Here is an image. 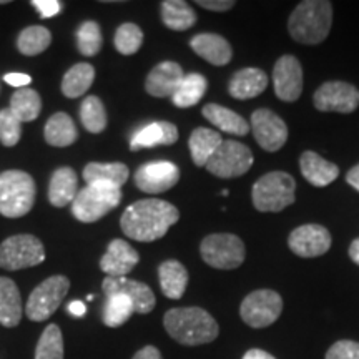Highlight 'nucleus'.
Listing matches in <instances>:
<instances>
[{
    "mask_svg": "<svg viewBox=\"0 0 359 359\" xmlns=\"http://www.w3.org/2000/svg\"><path fill=\"white\" fill-rule=\"evenodd\" d=\"M0 4H7V0H0Z\"/></svg>",
    "mask_w": 359,
    "mask_h": 359,
    "instance_id": "nucleus-51",
    "label": "nucleus"
},
{
    "mask_svg": "<svg viewBox=\"0 0 359 359\" xmlns=\"http://www.w3.org/2000/svg\"><path fill=\"white\" fill-rule=\"evenodd\" d=\"M346 182H348V185H351L354 190L359 193V163L346 173Z\"/></svg>",
    "mask_w": 359,
    "mask_h": 359,
    "instance_id": "nucleus-48",
    "label": "nucleus"
},
{
    "mask_svg": "<svg viewBox=\"0 0 359 359\" xmlns=\"http://www.w3.org/2000/svg\"><path fill=\"white\" fill-rule=\"evenodd\" d=\"M80 120L90 133H102L107 127V111L102 100L95 95H90L80 107Z\"/></svg>",
    "mask_w": 359,
    "mask_h": 359,
    "instance_id": "nucleus-38",
    "label": "nucleus"
},
{
    "mask_svg": "<svg viewBox=\"0 0 359 359\" xmlns=\"http://www.w3.org/2000/svg\"><path fill=\"white\" fill-rule=\"evenodd\" d=\"M135 313L133 302L127 294H111L107 296L105 306H103L102 320L105 326L118 327L127 323Z\"/></svg>",
    "mask_w": 359,
    "mask_h": 359,
    "instance_id": "nucleus-36",
    "label": "nucleus"
},
{
    "mask_svg": "<svg viewBox=\"0 0 359 359\" xmlns=\"http://www.w3.org/2000/svg\"><path fill=\"white\" fill-rule=\"evenodd\" d=\"M22 137V122L11 109L0 110V142L4 147H15Z\"/></svg>",
    "mask_w": 359,
    "mask_h": 359,
    "instance_id": "nucleus-41",
    "label": "nucleus"
},
{
    "mask_svg": "<svg viewBox=\"0 0 359 359\" xmlns=\"http://www.w3.org/2000/svg\"><path fill=\"white\" fill-rule=\"evenodd\" d=\"M178 219L180 212L175 205L160 198H145L135 201L125 210L120 226L132 240L150 243L167 235Z\"/></svg>",
    "mask_w": 359,
    "mask_h": 359,
    "instance_id": "nucleus-1",
    "label": "nucleus"
},
{
    "mask_svg": "<svg viewBox=\"0 0 359 359\" xmlns=\"http://www.w3.org/2000/svg\"><path fill=\"white\" fill-rule=\"evenodd\" d=\"M313 103L320 111L353 114L359 107V90L353 83L331 80L314 92Z\"/></svg>",
    "mask_w": 359,
    "mask_h": 359,
    "instance_id": "nucleus-13",
    "label": "nucleus"
},
{
    "mask_svg": "<svg viewBox=\"0 0 359 359\" xmlns=\"http://www.w3.org/2000/svg\"><path fill=\"white\" fill-rule=\"evenodd\" d=\"M69 313L75 318H83L85 313H87V308H85V304L82 302L75 299V302H72L69 304Z\"/></svg>",
    "mask_w": 359,
    "mask_h": 359,
    "instance_id": "nucleus-47",
    "label": "nucleus"
},
{
    "mask_svg": "<svg viewBox=\"0 0 359 359\" xmlns=\"http://www.w3.org/2000/svg\"><path fill=\"white\" fill-rule=\"evenodd\" d=\"M163 326L168 336L183 346H201L213 343L219 326L206 309L198 306L173 308L165 313Z\"/></svg>",
    "mask_w": 359,
    "mask_h": 359,
    "instance_id": "nucleus-2",
    "label": "nucleus"
},
{
    "mask_svg": "<svg viewBox=\"0 0 359 359\" xmlns=\"http://www.w3.org/2000/svg\"><path fill=\"white\" fill-rule=\"evenodd\" d=\"M200 255L208 266L217 269H235L245 263L246 248L243 240L231 233H213L203 238Z\"/></svg>",
    "mask_w": 359,
    "mask_h": 359,
    "instance_id": "nucleus-7",
    "label": "nucleus"
},
{
    "mask_svg": "<svg viewBox=\"0 0 359 359\" xmlns=\"http://www.w3.org/2000/svg\"><path fill=\"white\" fill-rule=\"evenodd\" d=\"M223 143L222 135L212 128H196L193 130L188 140L191 160L196 167H206L208 160L215 155L219 145Z\"/></svg>",
    "mask_w": 359,
    "mask_h": 359,
    "instance_id": "nucleus-28",
    "label": "nucleus"
},
{
    "mask_svg": "<svg viewBox=\"0 0 359 359\" xmlns=\"http://www.w3.org/2000/svg\"><path fill=\"white\" fill-rule=\"evenodd\" d=\"M183 77H185V74H183L182 65L177 64V62H161L147 75L145 90L148 95L151 97L172 98L180 83H182Z\"/></svg>",
    "mask_w": 359,
    "mask_h": 359,
    "instance_id": "nucleus-18",
    "label": "nucleus"
},
{
    "mask_svg": "<svg viewBox=\"0 0 359 359\" xmlns=\"http://www.w3.org/2000/svg\"><path fill=\"white\" fill-rule=\"evenodd\" d=\"M130 178V170L125 163H98L92 161L83 168V180L87 185L92 183H110L122 188Z\"/></svg>",
    "mask_w": 359,
    "mask_h": 359,
    "instance_id": "nucleus-31",
    "label": "nucleus"
},
{
    "mask_svg": "<svg viewBox=\"0 0 359 359\" xmlns=\"http://www.w3.org/2000/svg\"><path fill=\"white\" fill-rule=\"evenodd\" d=\"M64 336L57 325H48L40 336L35 359H64Z\"/></svg>",
    "mask_w": 359,
    "mask_h": 359,
    "instance_id": "nucleus-37",
    "label": "nucleus"
},
{
    "mask_svg": "<svg viewBox=\"0 0 359 359\" xmlns=\"http://www.w3.org/2000/svg\"><path fill=\"white\" fill-rule=\"evenodd\" d=\"M201 114L213 127L226 132L230 135H236V137H245L250 133V123L246 122L241 115H238L236 111H233L226 107L218 105V103H208L203 107Z\"/></svg>",
    "mask_w": 359,
    "mask_h": 359,
    "instance_id": "nucleus-26",
    "label": "nucleus"
},
{
    "mask_svg": "<svg viewBox=\"0 0 359 359\" xmlns=\"http://www.w3.org/2000/svg\"><path fill=\"white\" fill-rule=\"evenodd\" d=\"M283 298L275 290H257L246 296L240 306V316L255 330L268 327L281 316Z\"/></svg>",
    "mask_w": 359,
    "mask_h": 359,
    "instance_id": "nucleus-11",
    "label": "nucleus"
},
{
    "mask_svg": "<svg viewBox=\"0 0 359 359\" xmlns=\"http://www.w3.org/2000/svg\"><path fill=\"white\" fill-rule=\"evenodd\" d=\"M122 201V188L110 183H92L82 188L72 203V213L82 223H95Z\"/></svg>",
    "mask_w": 359,
    "mask_h": 359,
    "instance_id": "nucleus-6",
    "label": "nucleus"
},
{
    "mask_svg": "<svg viewBox=\"0 0 359 359\" xmlns=\"http://www.w3.org/2000/svg\"><path fill=\"white\" fill-rule=\"evenodd\" d=\"M103 294L111 296V294H127L133 302L135 313L138 314H148L154 311L156 298L151 288L145 283L128 280V278H110L107 276L102 283Z\"/></svg>",
    "mask_w": 359,
    "mask_h": 359,
    "instance_id": "nucleus-17",
    "label": "nucleus"
},
{
    "mask_svg": "<svg viewBox=\"0 0 359 359\" xmlns=\"http://www.w3.org/2000/svg\"><path fill=\"white\" fill-rule=\"evenodd\" d=\"M37 195L35 180L22 170L0 173V215L6 218L25 217Z\"/></svg>",
    "mask_w": 359,
    "mask_h": 359,
    "instance_id": "nucleus-4",
    "label": "nucleus"
},
{
    "mask_svg": "<svg viewBox=\"0 0 359 359\" xmlns=\"http://www.w3.org/2000/svg\"><path fill=\"white\" fill-rule=\"evenodd\" d=\"M32 6L37 8V12L43 19H52L62 11V4L58 0H34Z\"/></svg>",
    "mask_w": 359,
    "mask_h": 359,
    "instance_id": "nucleus-43",
    "label": "nucleus"
},
{
    "mask_svg": "<svg viewBox=\"0 0 359 359\" xmlns=\"http://www.w3.org/2000/svg\"><path fill=\"white\" fill-rule=\"evenodd\" d=\"M196 4L212 12H226L236 6L235 0H196Z\"/></svg>",
    "mask_w": 359,
    "mask_h": 359,
    "instance_id": "nucleus-44",
    "label": "nucleus"
},
{
    "mask_svg": "<svg viewBox=\"0 0 359 359\" xmlns=\"http://www.w3.org/2000/svg\"><path fill=\"white\" fill-rule=\"evenodd\" d=\"M299 170L308 183L323 188L331 185L339 177V167L323 158L316 151L306 150L299 156Z\"/></svg>",
    "mask_w": 359,
    "mask_h": 359,
    "instance_id": "nucleus-21",
    "label": "nucleus"
},
{
    "mask_svg": "<svg viewBox=\"0 0 359 359\" xmlns=\"http://www.w3.org/2000/svg\"><path fill=\"white\" fill-rule=\"evenodd\" d=\"M45 248L34 235H15L0 245V268L7 271L32 268L43 263Z\"/></svg>",
    "mask_w": 359,
    "mask_h": 359,
    "instance_id": "nucleus-9",
    "label": "nucleus"
},
{
    "mask_svg": "<svg viewBox=\"0 0 359 359\" xmlns=\"http://www.w3.org/2000/svg\"><path fill=\"white\" fill-rule=\"evenodd\" d=\"M243 359H276V358L273 356V354L263 351V349L253 348V349H250V351L245 353Z\"/></svg>",
    "mask_w": 359,
    "mask_h": 359,
    "instance_id": "nucleus-49",
    "label": "nucleus"
},
{
    "mask_svg": "<svg viewBox=\"0 0 359 359\" xmlns=\"http://www.w3.org/2000/svg\"><path fill=\"white\" fill-rule=\"evenodd\" d=\"M24 314L19 286L11 278L0 276V325L6 327L19 326Z\"/></svg>",
    "mask_w": 359,
    "mask_h": 359,
    "instance_id": "nucleus-25",
    "label": "nucleus"
},
{
    "mask_svg": "<svg viewBox=\"0 0 359 359\" xmlns=\"http://www.w3.org/2000/svg\"><path fill=\"white\" fill-rule=\"evenodd\" d=\"M255 156L245 143L223 140L222 145L206 163V170L218 178H236L248 173L253 167Z\"/></svg>",
    "mask_w": 359,
    "mask_h": 359,
    "instance_id": "nucleus-10",
    "label": "nucleus"
},
{
    "mask_svg": "<svg viewBox=\"0 0 359 359\" xmlns=\"http://www.w3.org/2000/svg\"><path fill=\"white\" fill-rule=\"evenodd\" d=\"M348 253H349V258L353 259V263L358 264V266H359V238H356V240H354L353 243L349 245Z\"/></svg>",
    "mask_w": 359,
    "mask_h": 359,
    "instance_id": "nucleus-50",
    "label": "nucleus"
},
{
    "mask_svg": "<svg viewBox=\"0 0 359 359\" xmlns=\"http://www.w3.org/2000/svg\"><path fill=\"white\" fill-rule=\"evenodd\" d=\"M160 12L163 24L175 32H185L198 20L193 7L183 0H165V2H161Z\"/></svg>",
    "mask_w": 359,
    "mask_h": 359,
    "instance_id": "nucleus-30",
    "label": "nucleus"
},
{
    "mask_svg": "<svg viewBox=\"0 0 359 359\" xmlns=\"http://www.w3.org/2000/svg\"><path fill=\"white\" fill-rule=\"evenodd\" d=\"M250 128L253 130L258 145L268 154L281 150L288 142V127L285 120L268 109H258L251 114Z\"/></svg>",
    "mask_w": 359,
    "mask_h": 359,
    "instance_id": "nucleus-12",
    "label": "nucleus"
},
{
    "mask_svg": "<svg viewBox=\"0 0 359 359\" xmlns=\"http://www.w3.org/2000/svg\"><path fill=\"white\" fill-rule=\"evenodd\" d=\"M333 25V4L327 0L299 2L288 20L291 39L303 45L325 42Z\"/></svg>",
    "mask_w": 359,
    "mask_h": 359,
    "instance_id": "nucleus-3",
    "label": "nucleus"
},
{
    "mask_svg": "<svg viewBox=\"0 0 359 359\" xmlns=\"http://www.w3.org/2000/svg\"><path fill=\"white\" fill-rule=\"evenodd\" d=\"M95 80V69L90 64H77L67 72L62 80V93L69 98L82 97Z\"/></svg>",
    "mask_w": 359,
    "mask_h": 359,
    "instance_id": "nucleus-34",
    "label": "nucleus"
},
{
    "mask_svg": "<svg viewBox=\"0 0 359 359\" xmlns=\"http://www.w3.org/2000/svg\"><path fill=\"white\" fill-rule=\"evenodd\" d=\"M4 82L8 83V85H12V87L24 88L30 82H32V77H30V75L20 74V72H11V74L4 75Z\"/></svg>",
    "mask_w": 359,
    "mask_h": 359,
    "instance_id": "nucleus-45",
    "label": "nucleus"
},
{
    "mask_svg": "<svg viewBox=\"0 0 359 359\" xmlns=\"http://www.w3.org/2000/svg\"><path fill=\"white\" fill-rule=\"evenodd\" d=\"M79 193V177L74 168L60 167L52 173L50 187H48V200L55 208L74 203Z\"/></svg>",
    "mask_w": 359,
    "mask_h": 359,
    "instance_id": "nucleus-24",
    "label": "nucleus"
},
{
    "mask_svg": "<svg viewBox=\"0 0 359 359\" xmlns=\"http://www.w3.org/2000/svg\"><path fill=\"white\" fill-rule=\"evenodd\" d=\"M296 182L286 172H269L255 182L251 201L262 213H280L296 201Z\"/></svg>",
    "mask_w": 359,
    "mask_h": 359,
    "instance_id": "nucleus-5",
    "label": "nucleus"
},
{
    "mask_svg": "<svg viewBox=\"0 0 359 359\" xmlns=\"http://www.w3.org/2000/svg\"><path fill=\"white\" fill-rule=\"evenodd\" d=\"M77 45L79 52L85 57H93L102 50L103 37L102 29L97 22L87 20L79 27L77 30Z\"/></svg>",
    "mask_w": 359,
    "mask_h": 359,
    "instance_id": "nucleus-39",
    "label": "nucleus"
},
{
    "mask_svg": "<svg viewBox=\"0 0 359 359\" xmlns=\"http://www.w3.org/2000/svg\"><path fill=\"white\" fill-rule=\"evenodd\" d=\"M331 233L318 223H308L294 228L288 236V246L296 257L318 258L331 248Z\"/></svg>",
    "mask_w": 359,
    "mask_h": 359,
    "instance_id": "nucleus-14",
    "label": "nucleus"
},
{
    "mask_svg": "<svg viewBox=\"0 0 359 359\" xmlns=\"http://www.w3.org/2000/svg\"><path fill=\"white\" fill-rule=\"evenodd\" d=\"M132 359H163V358H161V353L158 348L145 346V348H142L140 351L135 353Z\"/></svg>",
    "mask_w": 359,
    "mask_h": 359,
    "instance_id": "nucleus-46",
    "label": "nucleus"
},
{
    "mask_svg": "<svg viewBox=\"0 0 359 359\" xmlns=\"http://www.w3.org/2000/svg\"><path fill=\"white\" fill-rule=\"evenodd\" d=\"M178 142V128L170 122H154L138 130L130 140V150L154 148L160 145H175Z\"/></svg>",
    "mask_w": 359,
    "mask_h": 359,
    "instance_id": "nucleus-23",
    "label": "nucleus"
},
{
    "mask_svg": "<svg viewBox=\"0 0 359 359\" xmlns=\"http://www.w3.org/2000/svg\"><path fill=\"white\" fill-rule=\"evenodd\" d=\"M208 88V80L201 74H188L183 77L182 83L177 88V92L173 93L172 102L178 109H190L195 107Z\"/></svg>",
    "mask_w": 359,
    "mask_h": 359,
    "instance_id": "nucleus-32",
    "label": "nucleus"
},
{
    "mask_svg": "<svg viewBox=\"0 0 359 359\" xmlns=\"http://www.w3.org/2000/svg\"><path fill=\"white\" fill-rule=\"evenodd\" d=\"M135 185L143 193L158 195L177 185L180 180V170L172 161H151L142 165L133 175Z\"/></svg>",
    "mask_w": 359,
    "mask_h": 359,
    "instance_id": "nucleus-15",
    "label": "nucleus"
},
{
    "mask_svg": "<svg viewBox=\"0 0 359 359\" xmlns=\"http://www.w3.org/2000/svg\"><path fill=\"white\" fill-rule=\"evenodd\" d=\"M11 110L22 123L34 122L42 110V98L29 87L17 88L11 97Z\"/></svg>",
    "mask_w": 359,
    "mask_h": 359,
    "instance_id": "nucleus-33",
    "label": "nucleus"
},
{
    "mask_svg": "<svg viewBox=\"0 0 359 359\" xmlns=\"http://www.w3.org/2000/svg\"><path fill=\"white\" fill-rule=\"evenodd\" d=\"M191 50L208 64L223 67L230 64L233 48L226 39L218 34H198L190 40Z\"/></svg>",
    "mask_w": 359,
    "mask_h": 359,
    "instance_id": "nucleus-20",
    "label": "nucleus"
},
{
    "mask_svg": "<svg viewBox=\"0 0 359 359\" xmlns=\"http://www.w3.org/2000/svg\"><path fill=\"white\" fill-rule=\"evenodd\" d=\"M43 137L48 145L65 148L74 145L75 140L79 138V132L72 116L64 114V111H58V114L52 115L47 120V123H45Z\"/></svg>",
    "mask_w": 359,
    "mask_h": 359,
    "instance_id": "nucleus-29",
    "label": "nucleus"
},
{
    "mask_svg": "<svg viewBox=\"0 0 359 359\" xmlns=\"http://www.w3.org/2000/svg\"><path fill=\"white\" fill-rule=\"evenodd\" d=\"M268 87V75L262 69H241L233 74L228 83V92L236 100H250L255 98L266 90Z\"/></svg>",
    "mask_w": 359,
    "mask_h": 359,
    "instance_id": "nucleus-22",
    "label": "nucleus"
},
{
    "mask_svg": "<svg viewBox=\"0 0 359 359\" xmlns=\"http://www.w3.org/2000/svg\"><path fill=\"white\" fill-rule=\"evenodd\" d=\"M52 34L42 25H30L24 29L17 39V48L22 55L35 57L50 47Z\"/></svg>",
    "mask_w": 359,
    "mask_h": 359,
    "instance_id": "nucleus-35",
    "label": "nucleus"
},
{
    "mask_svg": "<svg viewBox=\"0 0 359 359\" xmlns=\"http://www.w3.org/2000/svg\"><path fill=\"white\" fill-rule=\"evenodd\" d=\"M140 262V255L125 240H114L100 259V269L110 278H125Z\"/></svg>",
    "mask_w": 359,
    "mask_h": 359,
    "instance_id": "nucleus-19",
    "label": "nucleus"
},
{
    "mask_svg": "<svg viewBox=\"0 0 359 359\" xmlns=\"http://www.w3.org/2000/svg\"><path fill=\"white\" fill-rule=\"evenodd\" d=\"M325 359H359V343L351 339H341L327 349Z\"/></svg>",
    "mask_w": 359,
    "mask_h": 359,
    "instance_id": "nucleus-42",
    "label": "nucleus"
},
{
    "mask_svg": "<svg viewBox=\"0 0 359 359\" xmlns=\"http://www.w3.org/2000/svg\"><path fill=\"white\" fill-rule=\"evenodd\" d=\"M143 43V32L137 24H122L115 34V48L122 55H133L140 50Z\"/></svg>",
    "mask_w": 359,
    "mask_h": 359,
    "instance_id": "nucleus-40",
    "label": "nucleus"
},
{
    "mask_svg": "<svg viewBox=\"0 0 359 359\" xmlns=\"http://www.w3.org/2000/svg\"><path fill=\"white\" fill-rule=\"evenodd\" d=\"M160 288L170 299H180L188 286V271L177 259H167L158 266Z\"/></svg>",
    "mask_w": 359,
    "mask_h": 359,
    "instance_id": "nucleus-27",
    "label": "nucleus"
},
{
    "mask_svg": "<svg viewBox=\"0 0 359 359\" xmlns=\"http://www.w3.org/2000/svg\"><path fill=\"white\" fill-rule=\"evenodd\" d=\"M276 97L283 102H296L303 93V67L293 55H283L273 69Z\"/></svg>",
    "mask_w": 359,
    "mask_h": 359,
    "instance_id": "nucleus-16",
    "label": "nucleus"
},
{
    "mask_svg": "<svg viewBox=\"0 0 359 359\" xmlns=\"http://www.w3.org/2000/svg\"><path fill=\"white\" fill-rule=\"evenodd\" d=\"M70 290L69 278L55 275L40 283L29 296L25 304V314L30 321H47L57 311Z\"/></svg>",
    "mask_w": 359,
    "mask_h": 359,
    "instance_id": "nucleus-8",
    "label": "nucleus"
}]
</instances>
